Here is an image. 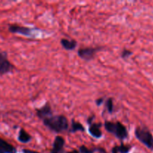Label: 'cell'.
<instances>
[{
    "label": "cell",
    "instance_id": "6da1fadb",
    "mask_svg": "<svg viewBox=\"0 0 153 153\" xmlns=\"http://www.w3.org/2000/svg\"><path fill=\"white\" fill-rule=\"evenodd\" d=\"M44 125L56 133H62L68 128V121L64 115H52L42 120Z\"/></svg>",
    "mask_w": 153,
    "mask_h": 153
},
{
    "label": "cell",
    "instance_id": "7a4b0ae2",
    "mask_svg": "<svg viewBox=\"0 0 153 153\" xmlns=\"http://www.w3.org/2000/svg\"><path fill=\"white\" fill-rule=\"evenodd\" d=\"M104 128L106 131L110 134H112L116 138L123 140L128 138V132L126 127L122 123L111 122V121H105Z\"/></svg>",
    "mask_w": 153,
    "mask_h": 153
},
{
    "label": "cell",
    "instance_id": "3957f363",
    "mask_svg": "<svg viewBox=\"0 0 153 153\" xmlns=\"http://www.w3.org/2000/svg\"><path fill=\"white\" fill-rule=\"evenodd\" d=\"M136 138L151 150H153V134L146 126H138L135 128Z\"/></svg>",
    "mask_w": 153,
    "mask_h": 153
},
{
    "label": "cell",
    "instance_id": "277c9868",
    "mask_svg": "<svg viewBox=\"0 0 153 153\" xmlns=\"http://www.w3.org/2000/svg\"><path fill=\"white\" fill-rule=\"evenodd\" d=\"M8 31L13 34H21V35L26 36L28 37H35V34L34 31H36L35 28H29V27L22 26L19 25H8Z\"/></svg>",
    "mask_w": 153,
    "mask_h": 153
},
{
    "label": "cell",
    "instance_id": "5b68a950",
    "mask_svg": "<svg viewBox=\"0 0 153 153\" xmlns=\"http://www.w3.org/2000/svg\"><path fill=\"white\" fill-rule=\"evenodd\" d=\"M14 65L9 61L8 58V53L6 52H0V75L8 74L13 70Z\"/></svg>",
    "mask_w": 153,
    "mask_h": 153
},
{
    "label": "cell",
    "instance_id": "8992f818",
    "mask_svg": "<svg viewBox=\"0 0 153 153\" xmlns=\"http://www.w3.org/2000/svg\"><path fill=\"white\" fill-rule=\"evenodd\" d=\"M101 49L100 47H86L78 49L77 55L81 59L86 61H91L94 58V55L98 51Z\"/></svg>",
    "mask_w": 153,
    "mask_h": 153
},
{
    "label": "cell",
    "instance_id": "52a82bcc",
    "mask_svg": "<svg viewBox=\"0 0 153 153\" xmlns=\"http://www.w3.org/2000/svg\"><path fill=\"white\" fill-rule=\"evenodd\" d=\"M36 115L41 120L52 116V111L49 103H45L41 108L36 109Z\"/></svg>",
    "mask_w": 153,
    "mask_h": 153
},
{
    "label": "cell",
    "instance_id": "ba28073f",
    "mask_svg": "<svg viewBox=\"0 0 153 153\" xmlns=\"http://www.w3.org/2000/svg\"><path fill=\"white\" fill-rule=\"evenodd\" d=\"M65 140L61 136H56L52 143V149L50 153H64V146Z\"/></svg>",
    "mask_w": 153,
    "mask_h": 153
},
{
    "label": "cell",
    "instance_id": "9c48e42d",
    "mask_svg": "<svg viewBox=\"0 0 153 153\" xmlns=\"http://www.w3.org/2000/svg\"><path fill=\"white\" fill-rule=\"evenodd\" d=\"M88 132L94 138H100L102 137V131L100 130L101 123H92V124L88 125Z\"/></svg>",
    "mask_w": 153,
    "mask_h": 153
},
{
    "label": "cell",
    "instance_id": "30bf717a",
    "mask_svg": "<svg viewBox=\"0 0 153 153\" xmlns=\"http://www.w3.org/2000/svg\"><path fill=\"white\" fill-rule=\"evenodd\" d=\"M0 153H16V149L0 137Z\"/></svg>",
    "mask_w": 153,
    "mask_h": 153
},
{
    "label": "cell",
    "instance_id": "8fae6325",
    "mask_svg": "<svg viewBox=\"0 0 153 153\" xmlns=\"http://www.w3.org/2000/svg\"><path fill=\"white\" fill-rule=\"evenodd\" d=\"M60 43H61L62 46L65 50H68V51H70V50H74V49H75L76 45H77V43H76V40H68V39H65V38L62 39Z\"/></svg>",
    "mask_w": 153,
    "mask_h": 153
},
{
    "label": "cell",
    "instance_id": "7c38bea8",
    "mask_svg": "<svg viewBox=\"0 0 153 153\" xmlns=\"http://www.w3.org/2000/svg\"><path fill=\"white\" fill-rule=\"evenodd\" d=\"M18 140L20 142L22 143H28L29 141H31L32 137L28 133H27L25 131V129L23 128H21L19 131V134H18Z\"/></svg>",
    "mask_w": 153,
    "mask_h": 153
},
{
    "label": "cell",
    "instance_id": "4fadbf2b",
    "mask_svg": "<svg viewBox=\"0 0 153 153\" xmlns=\"http://www.w3.org/2000/svg\"><path fill=\"white\" fill-rule=\"evenodd\" d=\"M131 146L122 143L119 146H114L112 149V153H128Z\"/></svg>",
    "mask_w": 153,
    "mask_h": 153
},
{
    "label": "cell",
    "instance_id": "5bb4252c",
    "mask_svg": "<svg viewBox=\"0 0 153 153\" xmlns=\"http://www.w3.org/2000/svg\"><path fill=\"white\" fill-rule=\"evenodd\" d=\"M78 131H81L83 132V131H85V128L82 126V125L80 123L76 122V121H75L74 120H72L71 125H70V132L74 133Z\"/></svg>",
    "mask_w": 153,
    "mask_h": 153
},
{
    "label": "cell",
    "instance_id": "9a60e30c",
    "mask_svg": "<svg viewBox=\"0 0 153 153\" xmlns=\"http://www.w3.org/2000/svg\"><path fill=\"white\" fill-rule=\"evenodd\" d=\"M96 151H98L99 152H101V153H106L105 150L102 148H94V149H88L87 148L86 146H81L80 147V152L81 153H94Z\"/></svg>",
    "mask_w": 153,
    "mask_h": 153
},
{
    "label": "cell",
    "instance_id": "2e32d148",
    "mask_svg": "<svg viewBox=\"0 0 153 153\" xmlns=\"http://www.w3.org/2000/svg\"><path fill=\"white\" fill-rule=\"evenodd\" d=\"M106 108L107 111L109 112L110 114H112V111H113V101H112V98H109L106 100Z\"/></svg>",
    "mask_w": 153,
    "mask_h": 153
},
{
    "label": "cell",
    "instance_id": "e0dca14e",
    "mask_svg": "<svg viewBox=\"0 0 153 153\" xmlns=\"http://www.w3.org/2000/svg\"><path fill=\"white\" fill-rule=\"evenodd\" d=\"M131 55H132L131 51L128 50V49H124L121 53V57H122V58H123V59L125 60V59H127L128 57H130Z\"/></svg>",
    "mask_w": 153,
    "mask_h": 153
},
{
    "label": "cell",
    "instance_id": "ac0fdd59",
    "mask_svg": "<svg viewBox=\"0 0 153 153\" xmlns=\"http://www.w3.org/2000/svg\"><path fill=\"white\" fill-rule=\"evenodd\" d=\"M103 102H104L103 97H101V98H99V99H98V100H95V104L97 106H100Z\"/></svg>",
    "mask_w": 153,
    "mask_h": 153
},
{
    "label": "cell",
    "instance_id": "d6986e66",
    "mask_svg": "<svg viewBox=\"0 0 153 153\" xmlns=\"http://www.w3.org/2000/svg\"><path fill=\"white\" fill-rule=\"evenodd\" d=\"M22 153H40V152H36V151H34V150H31V149H22Z\"/></svg>",
    "mask_w": 153,
    "mask_h": 153
},
{
    "label": "cell",
    "instance_id": "ffe728a7",
    "mask_svg": "<svg viewBox=\"0 0 153 153\" xmlns=\"http://www.w3.org/2000/svg\"><path fill=\"white\" fill-rule=\"evenodd\" d=\"M94 118V115H92L91 117H89L88 118V120H87V123H88V125H90V124L92 123V121H93V119Z\"/></svg>",
    "mask_w": 153,
    "mask_h": 153
},
{
    "label": "cell",
    "instance_id": "44dd1931",
    "mask_svg": "<svg viewBox=\"0 0 153 153\" xmlns=\"http://www.w3.org/2000/svg\"><path fill=\"white\" fill-rule=\"evenodd\" d=\"M67 153H79V152H78L76 150H73V151H71V152H68Z\"/></svg>",
    "mask_w": 153,
    "mask_h": 153
}]
</instances>
